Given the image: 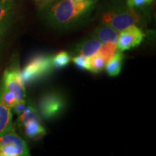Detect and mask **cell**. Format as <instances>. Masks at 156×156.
<instances>
[{
	"label": "cell",
	"mask_w": 156,
	"mask_h": 156,
	"mask_svg": "<svg viewBox=\"0 0 156 156\" xmlns=\"http://www.w3.org/2000/svg\"><path fill=\"white\" fill-rule=\"evenodd\" d=\"M30 120L41 122L37 109L34 106V105L29 103L28 106H25L23 112L19 115L18 119H17V124H18V126H22L25 123Z\"/></svg>",
	"instance_id": "cell-13"
},
{
	"label": "cell",
	"mask_w": 156,
	"mask_h": 156,
	"mask_svg": "<svg viewBox=\"0 0 156 156\" xmlns=\"http://www.w3.org/2000/svg\"><path fill=\"white\" fill-rule=\"evenodd\" d=\"M120 32L116 45L118 50L121 51L137 47L143 41L145 36L142 30L136 25Z\"/></svg>",
	"instance_id": "cell-7"
},
{
	"label": "cell",
	"mask_w": 156,
	"mask_h": 156,
	"mask_svg": "<svg viewBox=\"0 0 156 156\" xmlns=\"http://www.w3.org/2000/svg\"><path fill=\"white\" fill-rule=\"evenodd\" d=\"M118 50L117 45L115 43H105L102 45L100 50L98 51V54L102 56L106 63L107 64L110 61V59Z\"/></svg>",
	"instance_id": "cell-14"
},
{
	"label": "cell",
	"mask_w": 156,
	"mask_h": 156,
	"mask_svg": "<svg viewBox=\"0 0 156 156\" xmlns=\"http://www.w3.org/2000/svg\"><path fill=\"white\" fill-rule=\"evenodd\" d=\"M65 106V100L57 93H48L43 95L38 103L39 112L45 119H52L59 116Z\"/></svg>",
	"instance_id": "cell-5"
},
{
	"label": "cell",
	"mask_w": 156,
	"mask_h": 156,
	"mask_svg": "<svg viewBox=\"0 0 156 156\" xmlns=\"http://www.w3.org/2000/svg\"><path fill=\"white\" fill-rule=\"evenodd\" d=\"M153 1L154 0H127V6L129 8L133 9L150 5Z\"/></svg>",
	"instance_id": "cell-20"
},
{
	"label": "cell",
	"mask_w": 156,
	"mask_h": 156,
	"mask_svg": "<svg viewBox=\"0 0 156 156\" xmlns=\"http://www.w3.org/2000/svg\"><path fill=\"white\" fill-rule=\"evenodd\" d=\"M103 44L102 42L96 38L89 39L80 44L76 51L78 55H83L90 58L98 53Z\"/></svg>",
	"instance_id": "cell-10"
},
{
	"label": "cell",
	"mask_w": 156,
	"mask_h": 156,
	"mask_svg": "<svg viewBox=\"0 0 156 156\" xmlns=\"http://www.w3.org/2000/svg\"><path fill=\"white\" fill-rule=\"evenodd\" d=\"M0 101L11 108H12V107L18 101L16 95L14 93L7 90L2 86L0 87Z\"/></svg>",
	"instance_id": "cell-16"
},
{
	"label": "cell",
	"mask_w": 156,
	"mask_h": 156,
	"mask_svg": "<svg viewBox=\"0 0 156 156\" xmlns=\"http://www.w3.org/2000/svg\"><path fill=\"white\" fill-rule=\"evenodd\" d=\"M12 108L0 101V136L13 129Z\"/></svg>",
	"instance_id": "cell-9"
},
{
	"label": "cell",
	"mask_w": 156,
	"mask_h": 156,
	"mask_svg": "<svg viewBox=\"0 0 156 156\" xmlns=\"http://www.w3.org/2000/svg\"><path fill=\"white\" fill-rule=\"evenodd\" d=\"M95 38L98 39L103 44L105 43H115L116 44L119 40V34L118 31L106 25H101L97 27L93 32Z\"/></svg>",
	"instance_id": "cell-8"
},
{
	"label": "cell",
	"mask_w": 156,
	"mask_h": 156,
	"mask_svg": "<svg viewBox=\"0 0 156 156\" xmlns=\"http://www.w3.org/2000/svg\"><path fill=\"white\" fill-rule=\"evenodd\" d=\"M13 3L11 0H0V23L11 19Z\"/></svg>",
	"instance_id": "cell-18"
},
{
	"label": "cell",
	"mask_w": 156,
	"mask_h": 156,
	"mask_svg": "<svg viewBox=\"0 0 156 156\" xmlns=\"http://www.w3.org/2000/svg\"><path fill=\"white\" fill-rule=\"evenodd\" d=\"M106 63L100 54H96L90 58V71L93 73H99L102 72Z\"/></svg>",
	"instance_id": "cell-17"
},
{
	"label": "cell",
	"mask_w": 156,
	"mask_h": 156,
	"mask_svg": "<svg viewBox=\"0 0 156 156\" xmlns=\"http://www.w3.org/2000/svg\"><path fill=\"white\" fill-rule=\"evenodd\" d=\"M25 106H26V101H25V99L17 101L16 104L12 107L13 112L19 116V115L23 112V110L25 109Z\"/></svg>",
	"instance_id": "cell-21"
},
{
	"label": "cell",
	"mask_w": 156,
	"mask_h": 156,
	"mask_svg": "<svg viewBox=\"0 0 156 156\" xmlns=\"http://www.w3.org/2000/svg\"><path fill=\"white\" fill-rule=\"evenodd\" d=\"M26 136L34 140H38L46 134L45 128L41 122L36 120L28 121L23 125Z\"/></svg>",
	"instance_id": "cell-11"
},
{
	"label": "cell",
	"mask_w": 156,
	"mask_h": 156,
	"mask_svg": "<svg viewBox=\"0 0 156 156\" xmlns=\"http://www.w3.org/2000/svg\"><path fill=\"white\" fill-rule=\"evenodd\" d=\"M71 61L70 55L67 51H60L52 56V64L54 68L60 69L67 67Z\"/></svg>",
	"instance_id": "cell-15"
},
{
	"label": "cell",
	"mask_w": 156,
	"mask_h": 156,
	"mask_svg": "<svg viewBox=\"0 0 156 156\" xmlns=\"http://www.w3.org/2000/svg\"><path fill=\"white\" fill-rule=\"evenodd\" d=\"M2 87L16 95L17 100L25 99V88L20 75V69L17 64H13L5 71Z\"/></svg>",
	"instance_id": "cell-6"
},
{
	"label": "cell",
	"mask_w": 156,
	"mask_h": 156,
	"mask_svg": "<svg viewBox=\"0 0 156 156\" xmlns=\"http://www.w3.org/2000/svg\"><path fill=\"white\" fill-rule=\"evenodd\" d=\"M53 68L51 56H34L20 71L21 78L24 84L32 83L48 75Z\"/></svg>",
	"instance_id": "cell-2"
},
{
	"label": "cell",
	"mask_w": 156,
	"mask_h": 156,
	"mask_svg": "<svg viewBox=\"0 0 156 156\" xmlns=\"http://www.w3.org/2000/svg\"><path fill=\"white\" fill-rule=\"evenodd\" d=\"M26 142L15 133L14 129L0 136V156H28Z\"/></svg>",
	"instance_id": "cell-4"
},
{
	"label": "cell",
	"mask_w": 156,
	"mask_h": 156,
	"mask_svg": "<svg viewBox=\"0 0 156 156\" xmlns=\"http://www.w3.org/2000/svg\"><path fill=\"white\" fill-rule=\"evenodd\" d=\"M124 55L121 51L117 50L114 56L106 64V73L110 77H116L119 75L122 69Z\"/></svg>",
	"instance_id": "cell-12"
},
{
	"label": "cell",
	"mask_w": 156,
	"mask_h": 156,
	"mask_svg": "<svg viewBox=\"0 0 156 156\" xmlns=\"http://www.w3.org/2000/svg\"><path fill=\"white\" fill-rule=\"evenodd\" d=\"M10 21L11 19H9L0 23V40L3 38V36L8 30L9 25H10Z\"/></svg>",
	"instance_id": "cell-22"
},
{
	"label": "cell",
	"mask_w": 156,
	"mask_h": 156,
	"mask_svg": "<svg viewBox=\"0 0 156 156\" xmlns=\"http://www.w3.org/2000/svg\"><path fill=\"white\" fill-rule=\"evenodd\" d=\"M73 61L80 69L90 71V58L83 55H77L73 58Z\"/></svg>",
	"instance_id": "cell-19"
},
{
	"label": "cell",
	"mask_w": 156,
	"mask_h": 156,
	"mask_svg": "<svg viewBox=\"0 0 156 156\" xmlns=\"http://www.w3.org/2000/svg\"><path fill=\"white\" fill-rule=\"evenodd\" d=\"M96 0H60L47 12L48 20L56 26H67L77 22L94 7Z\"/></svg>",
	"instance_id": "cell-1"
},
{
	"label": "cell",
	"mask_w": 156,
	"mask_h": 156,
	"mask_svg": "<svg viewBox=\"0 0 156 156\" xmlns=\"http://www.w3.org/2000/svg\"><path fill=\"white\" fill-rule=\"evenodd\" d=\"M101 20L102 24L108 25L117 31H122L140 23L141 17L136 11L129 8L106 12L101 16Z\"/></svg>",
	"instance_id": "cell-3"
}]
</instances>
